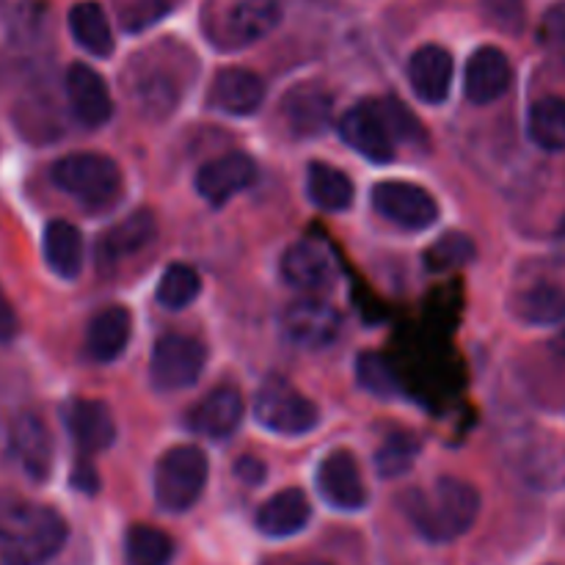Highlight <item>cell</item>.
<instances>
[{"label":"cell","mask_w":565,"mask_h":565,"mask_svg":"<svg viewBox=\"0 0 565 565\" xmlns=\"http://www.w3.org/2000/svg\"><path fill=\"white\" fill-rule=\"evenodd\" d=\"M527 132L544 152H565V99L555 94L535 99L527 114Z\"/></svg>","instance_id":"28"},{"label":"cell","mask_w":565,"mask_h":565,"mask_svg":"<svg viewBox=\"0 0 565 565\" xmlns=\"http://www.w3.org/2000/svg\"><path fill=\"white\" fill-rule=\"evenodd\" d=\"M417 452H419V445L414 441V436H406V434L390 436V439L384 441V447L379 450V458H375L379 472L384 475V478H397V475L408 472L414 458H417Z\"/></svg>","instance_id":"35"},{"label":"cell","mask_w":565,"mask_h":565,"mask_svg":"<svg viewBox=\"0 0 565 565\" xmlns=\"http://www.w3.org/2000/svg\"><path fill=\"white\" fill-rule=\"evenodd\" d=\"M66 541V522L50 505L0 491V563L44 565Z\"/></svg>","instance_id":"1"},{"label":"cell","mask_w":565,"mask_h":565,"mask_svg":"<svg viewBox=\"0 0 565 565\" xmlns=\"http://www.w3.org/2000/svg\"><path fill=\"white\" fill-rule=\"evenodd\" d=\"M472 257H475V243L469 241L467 235L450 232V235H445L439 243H434V246L428 248L425 263H428L430 270H452L472 263Z\"/></svg>","instance_id":"34"},{"label":"cell","mask_w":565,"mask_h":565,"mask_svg":"<svg viewBox=\"0 0 565 565\" xmlns=\"http://www.w3.org/2000/svg\"><path fill=\"white\" fill-rule=\"evenodd\" d=\"M55 188L70 193L86 207L99 210L116 202L121 191V171L108 154L99 152H75L55 160L50 169Z\"/></svg>","instance_id":"3"},{"label":"cell","mask_w":565,"mask_h":565,"mask_svg":"<svg viewBox=\"0 0 565 565\" xmlns=\"http://www.w3.org/2000/svg\"><path fill=\"white\" fill-rule=\"evenodd\" d=\"M452 75H456L452 55L439 44H423L408 61V83L425 105H441L450 97Z\"/></svg>","instance_id":"17"},{"label":"cell","mask_w":565,"mask_h":565,"mask_svg":"<svg viewBox=\"0 0 565 565\" xmlns=\"http://www.w3.org/2000/svg\"><path fill=\"white\" fill-rule=\"evenodd\" d=\"M281 276L296 290L318 292L331 287L337 276V263L329 246L320 241H298L281 254Z\"/></svg>","instance_id":"15"},{"label":"cell","mask_w":565,"mask_h":565,"mask_svg":"<svg viewBox=\"0 0 565 565\" xmlns=\"http://www.w3.org/2000/svg\"><path fill=\"white\" fill-rule=\"evenodd\" d=\"M281 331L292 345L320 351L340 337L342 315L323 298H298L281 312Z\"/></svg>","instance_id":"9"},{"label":"cell","mask_w":565,"mask_h":565,"mask_svg":"<svg viewBox=\"0 0 565 565\" xmlns=\"http://www.w3.org/2000/svg\"><path fill=\"white\" fill-rule=\"evenodd\" d=\"M132 86H136L138 99L147 108H166L177 103L174 97V81L166 75L163 66L158 64H138L132 72Z\"/></svg>","instance_id":"32"},{"label":"cell","mask_w":565,"mask_h":565,"mask_svg":"<svg viewBox=\"0 0 565 565\" xmlns=\"http://www.w3.org/2000/svg\"><path fill=\"white\" fill-rule=\"evenodd\" d=\"M207 103L210 108H218L232 116L257 114L259 105L265 103L263 77L254 75L252 70H243V66H226L213 77Z\"/></svg>","instance_id":"16"},{"label":"cell","mask_w":565,"mask_h":565,"mask_svg":"<svg viewBox=\"0 0 565 565\" xmlns=\"http://www.w3.org/2000/svg\"><path fill=\"white\" fill-rule=\"evenodd\" d=\"M169 0H132L121 9V28L125 31H143V28L154 25L160 17L169 14Z\"/></svg>","instance_id":"36"},{"label":"cell","mask_w":565,"mask_h":565,"mask_svg":"<svg viewBox=\"0 0 565 565\" xmlns=\"http://www.w3.org/2000/svg\"><path fill=\"white\" fill-rule=\"evenodd\" d=\"M254 417L263 428L279 436H303L320 423L318 406L281 379H268L259 386Z\"/></svg>","instance_id":"6"},{"label":"cell","mask_w":565,"mask_h":565,"mask_svg":"<svg viewBox=\"0 0 565 565\" xmlns=\"http://www.w3.org/2000/svg\"><path fill=\"white\" fill-rule=\"evenodd\" d=\"M254 182H257V163L246 152H226L204 163L196 171L193 185H196L199 196L207 199L210 204H224Z\"/></svg>","instance_id":"14"},{"label":"cell","mask_w":565,"mask_h":565,"mask_svg":"<svg viewBox=\"0 0 565 565\" xmlns=\"http://www.w3.org/2000/svg\"><path fill=\"white\" fill-rule=\"evenodd\" d=\"M66 428L81 450H108L116 439V425L108 406L99 401H72L66 406Z\"/></svg>","instance_id":"22"},{"label":"cell","mask_w":565,"mask_h":565,"mask_svg":"<svg viewBox=\"0 0 565 565\" xmlns=\"http://www.w3.org/2000/svg\"><path fill=\"white\" fill-rule=\"evenodd\" d=\"M370 199L386 221L403 226V230L423 232L439 218V204L434 202V196L412 182H379L370 191Z\"/></svg>","instance_id":"10"},{"label":"cell","mask_w":565,"mask_h":565,"mask_svg":"<svg viewBox=\"0 0 565 565\" xmlns=\"http://www.w3.org/2000/svg\"><path fill=\"white\" fill-rule=\"evenodd\" d=\"M204 362H207V353H204L202 342L188 334H163L154 342L152 362H149L154 390H188L199 381Z\"/></svg>","instance_id":"7"},{"label":"cell","mask_w":565,"mask_h":565,"mask_svg":"<svg viewBox=\"0 0 565 565\" xmlns=\"http://www.w3.org/2000/svg\"><path fill=\"white\" fill-rule=\"evenodd\" d=\"M199 290H202V279L191 265H171L158 281V303L171 312H180L188 303L196 301Z\"/></svg>","instance_id":"31"},{"label":"cell","mask_w":565,"mask_h":565,"mask_svg":"<svg viewBox=\"0 0 565 565\" xmlns=\"http://www.w3.org/2000/svg\"><path fill=\"white\" fill-rule=\"evenodd\" d=\"M204 486H207V456L193 445L174 447L154 467V500L169 513L191 511Z\"/></svg>","instance_id":"5"},{"label":"cell","mask_w":565,"mask_h":565,"mask_svg":"<svg viewBox=\"0 0 565 565\" xmlns=\"http://www.w3.org/2000/svg\"><path fill=\"white\" fill-rule=\"evenodd\" d=\"M152 237H154L152 213H147V210H136V213L121 218L119 224H114L103 237H99V246H97L99 263L103 265L119 263V259L141 252Z\"/></svg>","instance_id":"24"},{"label":"cell","mask_w":565,"mask_h":565,"mask_svg":"<svg viewBox=\"0 0 565 565\" xmlns=\"http://www.w3.org/2000/svg\"><path fill=\"white\" fill-rule=\"evenodd\" d=\"M174 555V544L169 535L149 524H136L125 535V563L127 565H169Z\"/></svg>","instance_id":"30"},{"label":"cell","mask_w":565,"mask_h":565,"mask_svg":"<svg viewBox=\"0 0 565 565\" xmlns=\"http://www.w3.org/2000/svg\"><path fill=\"white\" fill-rule=\"evenodd\" d=\"M541 39L550 44H565V0L550 6L541 20Z\"/></svg>","instance_id":"38"},{"label":"cell","mask_w":565,"mask_h":565,"mask_svg":"<svg viewBox=\"0 0 565 565\" xmlns=\"http://www.w3.org/2000/svg\"><path fill=\"white\" fill-rule=\"evenodd\" d=\"M519 318L533 326H555L565 320V290L550 281L530 287L522 292L516 303Z\"/></svg>","instance_id":"29"},{"label":"cell","mask_w":565,"mask_h":565,"mask_svg":"<svg viewBox=\"0 0 565 565\" xmlns=\"http://www.w3.org/2000/svg\"><path fill=\"white\" fill-rule=\"evenodd\" d=\"M513 83L511 58L500 47L489 44L469 55L467 70H463V92L475 105H491L505 97Z\"/></svg>","instance_id":"13"},{"label":"cell","mask_w":565,"mask_h":565,"mask_svg":"<svg viewBox=\"0 0 565 565\" xmlns=\"http://www.w3.org/2000/svg\"><path fill=\"white\" fill-rule=\"evenodd\" d=\"M334 114V99L318 83H298L281 99V116L296 136H320Z\"/></svg>","instance_id":"18"},{"label":"cell","mask_w":565,"mask_h":565,"mask_svg":"<svg viewBox=\"0 0 565 565\" xmlns=\"http://www.w3.org/2000/svg\"><path fill=\"white\" fill-rule=\"evenodd\" d=\"M561 232H563V237H565V218H563V230Z\"/></svg>","instance_id":"42"},{"label":"cell","mask_w":565,"mask_h":565,"mask_svg":"<svg viewBox=\"0 0 565 565\" xmlns=\"http://www.w3.org/2000/svg\"><path fill=\"white\" fill-rule=\"evenodd\" d=\"M318 491L337 511H362L367 505V486L353 452L334 450L320 461Z\"/></svg>","instance_id":"11"},{"label":"cell","mask_w":565,"mask_h":565,"mask_svg":"<svg viewBox=\"0 0 565 565\" xmlns=\"http://www.w3.org/2000/svg\"><path fill=\"white\" fill-rule=\"evenodd\" d=\"M11 450L33 480H47L53 469V439L36 414H20L11 425Z\"/></svg>","instance_id":"20"},{"label":"cell","mask_w":565,"mask_h":565,"mask_svg":"<svg viewBox=\"0 0 565 565\" xmlns=\"http://www.w3.org/2000/svg\"><path fill=\"white\" fill-rule=\"evenodd\" d=\"M44 263L61 279H75L83 268V237L70 221H50L42 237Z\"/></svg>","instance_id":"25"},{"label":"cell","mask_w":565,"mask_h":565,"mask_svg":"<svg viewBox=\"0 0 565 565\" xmlns=\"http://www.w3.org/2000/svg\"><path fill=\"white\" fill-rule=\"evenodd\" d=\"M64 88L72 114L83 127L94 130V127L108 125V119L114 116V99L97 70H92L88 64H72L66 70Z\"/></svg>","instance_id":"12"},{"label":"cell","mask_w":565,"mask_h":565,"mask_svg":"<svg viewBox=\"0 0 565 565\" xmlns=\"http://www.w3.org/2000/svg\"><path fill=\"white\" fill-rule=\"evenodd\" d=\"M312 519V505L301 489H287L270 497L257 513V530L268 539H290L298 535Z\"/></svg>","instance_id":"21"},{"label":"cell","mask_w":565,"mask_h":565,"mask_svg":"<svg viewBox=\"0 0 565 565\" xmlns=\"http://www.w3.org/2000/svg\"><path fill=\"white\" fill-rule=\"evenodd\" d=\"M70 31L72 39L81 44L86 53L97 58H108L114 53V31H110L108 14L94 0H81L70 9Z\"/></svg>","instance_id":"26"},{"label":"cell","mask_w":565,"mask_h":565,"mask_svg":"<svg viewBox=\"0 0 565 565\" xmlns=\"http://www.w3.org/2000/svg\"><path fill=\"white\" fill-rule=\"evenodd\" d=\"M14 334H17V315L14 309H11L9 298H6L3 290H0V342H9Z\"/></svg>","instance_id":"39"},{"label":"cell","mask_w":565,"mask_h":565,"mask_svg":"<svg viewBox=\"0 0 565 565\" xmlns=\"http://www.w3.org/2000/svg\"><path fill=\"white\" fill-rule=\"evenodd\" d=\"M401 508L412 527L430 544H447L472 530L480 513V494L458 478L434 480L430 489H412L401 497Z\"/></svg>","instance_id":"2"},{"label":"cell","mask_w":565,"mask_h":565,"mask_svg":"<svg viewBox=\"0 0 565 565\" xmlns=\"http://www.w3.org/2000/svg\"><path fill=\"white\" fill-rule=\"evenodd\" d=\"M356 375L359 384L375 397H395L401 392V384H397V375L392 370V364L386 362L379 353H362L356 362Z\"/></svg>","instance_id":"33"},{"label":"cell","mask_w":565,"mask_h":565,"mask_svg":"<svg viewBox=\"0 0 565 565\" xmlns=\"http://www.w3.org/2000/svg\"><path fill=\"white\" fill-rule=\"evenodd\" d=\"M307 193L326 213H342L353 204V182L337 166L312 163L307 169Z\"/></svg>","instance_id":"27"},{"label":"cell","mask_w":565,"mask_h":565,"mask_svg":"<svg viewBox=\"0 0 565 565\" xmlns=\"http://www.w3.org/2000/svg\"><path fill=\"white\" fill-rule=\"evenodd\" d=\"M237 475L243 478V483L257 486L259 480L265 478V467L257 461V458H241V463H237Z\"/></svg>","instance_id":"40"},{"label":"cell","mask_w":565,"mask_h":565,"mask_svg":"<svg viewBox=\"0 0 565 565\" xmlns=\"http://www.w3.org/2000/svg\"><path fill=\"white\" fill-rule=\"evenodd\" d=\"M486 11L500 22L502 28L516 33L524 22V0H483Z\"/></svg>","instance_id":"37"},{"label":"cell","mask_w":565,"mask_h":565,"mask_svg":"<svg viewBox=\"0 0 565 565\" xmlns=\"http://www.w3.org/2000/svg\"><path fill=\"white\" fill-rule=\"evenodd\" d=\"M243 423V397L235 386H218L210 392L202 403L191 412V428L199 436L213 441H224L241 428Z\"/></svg>","instance_id":"19"},{"label":"cell","mask_w":565,"mask_h":565,"mask_svg":"<svg viewBox=\"0 0 565 565\" xmlns=\"http://www.w3.org/2000/svg\"><path fill=\"white\" fill-rule=\"evenodd\" d=\"M132 334V318L125 307H108L86 329V351L94 362H114L125 353Z\"/></svg>","instance_id":"23"},{"label":"cell","mask_w":565,"mask_h":565,"mask_svg":"<svg viewBox=\"0 0 565 565\" xmlns=\"http://www.w3.org/2000/svg\"><path fill=\"white\" fill-rule=\"evenodd\" d=\"M281 20L279 0H221L207 11V33L218 47H248Z\"/></svg>","instance_id":"4"},{"label":"cell","mask_w":565,"mask_h":565,"mask_svg":"<svg viewBox=\"0 0 565 565\" xmlns=\"http://www.w3.org/2000/svg\"><path fill=\"white\" fill-rule=\"evenodd\" d=\"M307 565H329V563H307Z\"/></svg>","instance_id":"41"},{"label":"cell","mask_w":565,"mask_h":565,"mask_svg":"<svg viewBox=\"0 0 565 565\" xmlns=\"http://www.w3.org/2000/svg\"><path fill=\"white\" fill-rule=\"evenodd\" d=\"M340 136L348 147L373 163H390L395 158V132L386 119L384 99H367L348 110L340 121Z\"/></svg>","instance_id":"8"}]
</instances>
